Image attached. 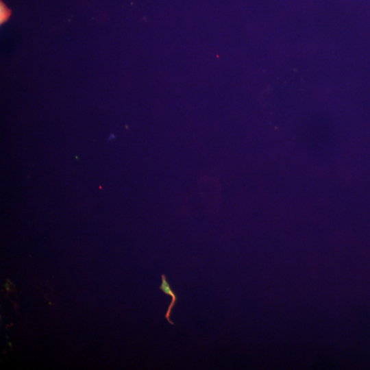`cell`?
Here are the masks:
<instances>
[{
    "mask_svg": "<svg viewBox=\"0 0 370 370\" xmlns=\"http://www.w3.org/2000/svg\"><path fill=\"white\" fill-rule=\"evenodd\" d=\"M162 278V282L159 287V288L165 294L170 295L172 297L171 301L168 307V309L165 314V318L168 321V322L173 325L175 323L170 320V315L171 313V310L174 307L176 301L178 299V297L174 293L173 290L171 288L169 283L168 282L166 275L164 274H162L161 275Z\"/></svg>",
    "mask_w": 370,
    "mask_h": 370,
    "instance_id": "cell-1",
    "label": "cell"
}]
</instances>
